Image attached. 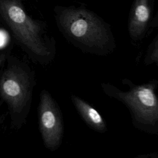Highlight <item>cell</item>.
I'll return each mask as SVG.
<instances>
[{
  "label": "cell",
  "instance_id": "1",
  "mask_svg": "<svg viewBox=\"0 0 158 158\" xmlns=\"http://www.w3.org/2000/svg\"><path fill=\"white\" fill-rule=\"evenodd\" d=\"M58 19L65 33L82 44L101 49L110 40L109 30L104 22L85 8H64Z\"/></svg>",
  "mask_w": 158,
  "mask_h": 158
},
{
  "label": "cell",
  "instance_id": "2",
  "mask_svg": "<svg viewBox=\"0 0 158 158\" xmlns=\"http://www.w3.org/2000/svg\"><path fill=\"white\" fill-rule=\"evenodd\" d=\"M129 89L121 91L109 83H102V89L109 96L120 101L130 110L136 123L146 128L158 123V97L155 92L157 81L136 85L127 79Z\"/></svg>",
  "mask_w": 158,
  "mask_h": 158
},
{
  "label": "cell",
  "instance_id": "3",
  "mask_svg": "<svg viewBox=\"0 0 158 158\" xmlns=\"http://www.w3.org/2000/svg\"><path fill=\"white\" fill-rule=\"evenodd\" d=\"M0 14L19 40L33 53L50 54L41 38L40 24L27 14L19 0H0Z\"/></svg>",
  "mask_w": 158,
  "mask_h": 158
},
{
  "label": "cell",
  "instance_id": "4",
  "mask_svg": "<svg viewBox=\"0 0 158 158\" xmlns=\"http://www.w3.org/2000/svg\"><path fill=\"white\" fill-rule=\"evenodd\" d=\"M39 125L44 143L51 150L60 144L63 127L60 114L48 91L43 90L38 109Z\"/></svg>",
  "mask_w": 158,
  "mask_h": 158
},
{
  "label": "cell",
  "instance_id": "5",
  "mask_svg": "<svg viewBox=\"0 0 158 158\" xmlns=\"http://www.w3.org/2000/svg\"><path fill=\"white\" fill-rule=\"evenodd\" d=\"M0 91L4 100L14 112H19L25 104L29 93V83L24 73L20 70L10 69L2 76Z\"/></svg>",
  "mask_w": 158,
  "mask_h": 158
},
{
  "label": "cell",
  "instance_id": "6",
  "mask_svg": "<svg viewBox=\"0 0 158 158\" xmlns=\"http://www.w3.org/2000/svg\"><path fill=\"white\" fill-rule=\"evenodd\" d=\"M152 2V0L134 1L128 21V31L132 38L139 39L145 33L151 20Z\"/></svg>",
  "mask_w": 158,
  "mask_h": 158
},
{
  "label": "cell",
  "instance_id": "7",
  "mask_svg": "<svg viewBox=\"0 0 158 158\" xmlns=\"http://www.w3.org/2000/svg\"><path fill=\"white\" fill-rule=\"evenodd\" d=\"M71 98L77 110L91 128L100 133L106 131V125L102 117L94 107L77 96L72 95Z\"/></svg>",
  "mask_w": 158,
  "mask_h": 158
},
{
  "label": "cell",
  "instance_id": "8",
  "mask_svg": "<svg viewBox=\"0 0 158 158\" xmlns=\"http://www.w3.org/2000/svg\"><path fill=\"white\" fill-rule=\"evenodd\" d=\"M149 60L151 62H154L158 64V41L156 45V47L154 48L150 54Z\"/></svg>",
  "mask_w": 158,
  "mask_h": 158
},
{
  "label": "cell",
  "instance_id": "9",
  "mask_svg": "<svg viewBox=\"0 0 158 158\" xmlns=\"http://www.w3.org/2000/svg\"><path fill=\"white\" fill-rule=\"evenodd\" d=\"M6 41H7V39H6V34H4V33L0 31V47L3 46L6 44Z\"/></svg>",
  "mask_w": 158,
  "mask_h": 158
},
{
  "label": "cell",
  "instance_id": "10",
  "mask_svg": "<svg viewBox=\"0 0 158 158\" xmlns=\"http://www.w3.org/2000/svg\"><path fill=\"white\" fill-rule=\"evenodd\" d=\"M157 25H158V10L154 19L152 21V23H151L152 26H156Z\"/></svg>",
  "mask_w": 158,
  "mask_h": 158
},
{
  "label": "cell",
  "instance_id": "11",
  "mask_svg": "<svg viewBox=\"0 0 158 158\" xmlns=\"http://www.w3.org/2000/svg\"><path fill=\"white\" fill-rule=\"evenodd\" d=\"M4 55H1V56H0V66H1V64H2V60H3V59H4Z\"/></svg>",
  "mask_w": 158,
  "mask_h": 158
}]
</instances>
